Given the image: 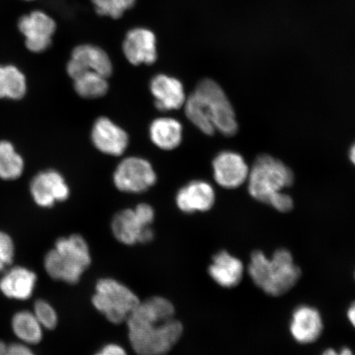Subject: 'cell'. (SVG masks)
I'll use <instances>...</instances> for the list:
<instances>
[{
    "label": "cell",
    "mask_w": 355,
    "mask_h": 355,
    "mask_svg": "<svg viewBox=\"0 0 355 355\" xmlns=\"http://www.w3.org/2000/svg\"><path fill=\"white\" fill-rule=\"evenodd\" d=\"M115 187L123 193H145L157 184V175L148 159L128 157L119 162L114 172Z\"/></svg>",
    "instance_id": "7"
},
{
    "label": "cell",
    "mask_w": 355,
    "mask_h": 355,
    "mask_svg": "<svg viewBox=\"0 0 355 355\" xmlns=\"http://www.w3.org/2000/svg\"><path fill=\"white\" fill-rule=\"evenodd\" d=\"M17 26L24 35L26 48L33 53H42L51 46L57 28L55 21L41 10L22 16Z\"/></svg>",
    "instance_id": "9"
},
{
    "label": "cell",
    "mask_w": 355,
    "mask_h": 355,
    "mask_svg": "<svg viewBox=\"0 0 355 355\" xmlns=\"http://www.w3.org/2000/svg\"><path fill=\"white\" fill-rule=\"evenodd\" d=\"M93 145L99 152L112 157H121L130 144L128 133L107 117H99L91 132Z\"/></svg>",
    "instance_id": "13"
},
{
    "label": "cell",
    "mask_w": 355,
    "mask_h": 355,
    "mask_svg": "<svg viewBox=\"0 0 355 355\" xmlns=\"http://www.w3.org/2000/svg\"><path fill=\"white\" fill-rule=\"evenodd\" d=\"M288 330L295 343L310 345L320 339L324 321L320 311L309 304H301L293 311Z\"/></svg>",
    "instance_id": "11"
},
{
    "label": "cell",
    "mask_w": 355,
    "mask_h": 355,
    "mask_svg": "<svg viewBox=\"0 0 355 355\" xmlns=\"http://www.w3.org/2000/svg\"><path fill=\"white\" fill-rule=\"evenodd\" d=\"M11 324L13 333L21 343L30 345L41 343L44 328L33 312L19 311L13 315Z\"/></svg>",
    "instance_id": "21"
},
{
    "label": "cell",
    "mask_w": 355,
    "mask_h": 355,
    "mask_svg": "<svg viewBox=\"0 0 355 355\" xmlns=\"http://www.w3.org/2000/svg\"><path fill=\"white\" fill-rule=\"evenodd\" d=\"M184 128L175 118L161 117L154 119L149 126L152 143L163 150H175L183 141Z\"/></svg>",
    "instance_id": "19"
},
{
    "label": "cell",
    "mask_w": 355,
    "mask_h": 355,
    "mask_svg": "<svg viewBox=\"0 0 355 355\" xmlns=\"http://www.w3.org/2000/svg\"><path fill=\"white\" fill-rule=\"evenodd\" d=\"M37 277L24 266H15L6 270L0 278V291L8 299L24 301L33 295Z\"/></svg>",
    "instance_id": "18"
},
{
    "label": "cell",
    "mask_w": 355,
    "mask_h": 355,
    "mask_svg": "<svg viewBox=\"0 0 355 355\" xmlns=\"http://www.w3.org/2000/svg\"><path fill=\"white\" fill-rule=\"evenodd\" d=\"M107 79L99 73H83L73 79L74 90L82 98L98 99L107 94L109 91Z\"/></svg>",
    "instance_id": "23"
},
{
    "label": "cell",
    "mask_w": 355,
    "mask_h": 355,
    "mask_svg": "<svg viewBox=\"0 0 355 355\" xmlns=\"http://www.w3.org/2000/svg\"><path fill=\"white\" fill-rule=\"evenodd\" d=\"M349 155L350 162L355 166V144L350 148Z\"/></svg>",
    "instance_id": "36"
},
{
    "label": "cell",
    "mask_w": 355,
    "mask_h": 355,
    "mask_svg": "<svg viewBox=\"0 0 355 355\" xmlns=\"http://www.w3.org/2000/svg\"><path fill=\"white\" fill-rule=\"evenodd\" d=\"M268 205L274 208L275 210L282 212H290L294 208V201L293 198L283 191H279L272 195L268 200Z\"/></svg>",
    "instance_id": "29"
},
{
    "label": "cell",
    "mask_w": 355,
    "mask_h": 355,
    "mask_svg": "<svg viewBox=\"0 0 355 355\" xmlns=\"http://www.w3.org/2000/svg\"><path fill=\"white\" fill-rule=\"evenodd\" d=\"M149 87L155 107L163 112L184 107L187 100L183 83L166 74L155 75L150 79Z\"/></svg>",
    "instance_id": "15"
},
{
    "label": "cell",
    "mask_w": 355,
    "mask_h": 355,
    "mask_svg": "<svg viewBox=\"0 0 355 355\" xmlns=\"http://www.w3.org/2000/svg\"><path fill=\"white\" fill-rule=\"evenodd\" d=\"M30 190L35 202L43 208H50L58 202L66 201L70 194L64 176L53 170L35 175L31 183Z\"/></svg>",
    "instance_id": "12"
},
{
    "label": "cell",
    "mask_w": 355,
    "mask_h": 355,
    "mask_svg": "<svg viewBox=\"0 0 355 355\" xmlns=\"http://www.w3.org/2000/svg\"><path fill=\"white\" fill-rule=\"evenodd\" d=\"M66 71L72 79L86 73H99L109 78L113 73V64L103 49L83 44L75 47L71 53Z\"/></svg>",
    "instance_id": "8"
},
{
    "label": "cell",
    "mask_w": 355,
    "mask_h": 355,
    "mask_svg": "<svg viewBox=\"0 0 355 355\" xmlns=\"http://www.w3.org/2000/svg\"><path fill=\"white\" fill-rule=\"evenodd\" d=\"M246 270L257 288L273 297L286 294L302 276L294 256L285 248H278L270 257L261 250L252 252Z\"/></svg>",
    "instance_id": "2"
},
{
    "label": "cell",
    "mask_w": 355,
    "mask_h": 355,
    "mask_svg": "<svg viewBox=\"0 0 355 355\" xmlns=\"http://www.w3.org/2000/svg\"><path fill=\"white\" fill-rule=\"evenodd\" d=\"M194 94L201 101L216 132L233 137L239 125L232 103L223 89L213 79L205 78L198 83Z\"/></svg>",
    "instance_id": "6"
},
{
    "label": "cell",
    "mask_w": 355,
    "mask_h": 355,
    "mask_svg": "<svg viewBox=\"0 0 355 355\" xmlns=\"http://www.w3.org/2000/svg\"><path fill=\"white\" fill-rule=\"evenodd\" d=\"M15 252V243L10 235L0 232V273L11 265Z\"/></svg>",
    "instance_id": "28"
},
{
    "label": "cell",
    "mask_w": 355,
    "mask_h": 355,
    "mask_svg": "<svg viewBox=\"0 0 355 355\" xmlns=\"http://www.w3.org/2000/svg\"><path fill=\"white\" fill-rule=\"evenodd\" d=\"M212 170L217 184L226 189H234L248 180L250 168L241 154L223 150L213 159Z\"/></svg>",
    "instance_id": "10"
},
{
    "label": "cell",
    "mask_w": 355,
    "mask_h": 355,
    "mask_svg": "<svg viewBox=\"0 0 355 355\" xmlns=\"http://www.w3.org/2000/svg\"><path fill=\"white\" fill-rule=\"evenodd\" d=\"M135 211L143 225L150 226L153 224L155 219V211L149 204L140 203L136 206Z\"/></svg>",
    "instance_id": "31"
},
{
    "label": "cell",
    "mask_w": 355,
    "mask_h": 355,
    "mask_svg": "<svg viewBox=\"0 0 355 355\" xmlns=\"http://www.w3.org/2000/svg\"><path fill=\"white\" fill-rule=\"evenodd\" d=\"M33 313L43 328L52 330L58 324L56 311L46 300H39L34 304Z\"/></svg>",
    "instance_id": "27"
},
{
    "label": "cell",
    "mask_w": 355,
    "mask_h": 355,
    "mask_svg": "<svg viewBox=\"0 0 355 355\" xmlns=\"http://www.w3.org/2000/svg\"><path fill=\"white\" fill-rule=\"evenodd\" d=\"M26 1H33V0H26Z\"/></svg>",
    "instance_id": "37"
},
{
    "label": "cell",
    "mask_w": 355,
    "mask_h": 355,
    "mask_svg": "<svg viewBox=\"0 0 355 355\" xmlns=\"http://www.w3.org/2000/svg\"><path fill=\"white\" fill-rule=\"evenodd\" d=\"M248 181L250 196L257 202L266 204L273 194L294 184L295 175L279 159L263 154L257 157L250 168Z\"/></svg>",
    "instance_id": "4"
},
{
    "label": "cell",
    "mask_w": 355,
    "mask_h": 355,
    "mask_svg": "<svg viewBox=\"0 0 355 355\" xmlns=\"http://www.w3.org/2000/svg\"><path fill=\"white\" fill-rule=\"evenodd\" d=\"M175 313L171 302L161 296L140 302L126 321L128 338L137 355H166L171 352L184 331Z\"/></svg>",
    "instance_id": "1"
},
{
    "label": "cell",
    "mask_w": 355,
    "mask_h": 355,
    "mask_svg": "<svg viewBox=\"0 0 355 355\" xmlns=\"http://www.w3.org/2000/svg\"><path fill=\"white\" fill-rule=\"evenodd\" d=\"M176 205L186 214L210 211L216 202L212 186L203 180H193L178 191Z\"/></svg>",
    "instance_id": "16"
},
{
    "label": "cell",
    "mask_w": 355,
    "mask_h": 355,
    "mask_svg": "<svg viewBox=\"0 0 355 355\" xmlns=\"http://www.w3.org/2000/svg\"><path fill=\"white\" fill-rule=\"evenodd\" d=\"M92 263L90 248L81 235L58 239L55 248L44 257V266L52 279L76 284Z\"/></svg>",
    "instance_id": "3"
},
{
    "label": "cell",
    "mask_w": 355,
    "mask_h": 355,
    "mask_svg": "<svg viewBox=\"0 0 355 355\" xmlns=\"http://www.w3.org/2000/svg\"><path fill=\"white\" fill-rule=\"evenodd\" d=\"M94 355H128L126 350L116 344H108Z\"/></svg>",
    "instance_id": "32"
},
{
    "label": "cell",
    "mask_w": 355,
    "mask_h": 355,
    "mask_svg": "<svg viewBox=\"0 0 355 355\" xmlns=\"http://www.w3.org/2000/svg\"><path fill=\"white\" fill-rule=\"evenodd\" d=\"M186 117L200 131L207 136H211L216 132L211 121L209 115L207 113L201 101L193 92L184 105Z\"/></svg>",
    "instance_id": "25"
},
{
    "label": "cell",
    "mask_w": 355,
    "mask_h": 355,
    "mask_svg": "<svg viewBox=\"0 0 355 355\" xmlns=\"http://www.w3.org/2000/svg\"><path fill=\"white\" fill-rule=\"evenodd\" d=\"M149 227L141 223L135 209H124L119 211L111 222V230L115 239L125 245H133L139 243L143 230Z\"/></svg>",
    "instance_id": "20"
},
{
    "label": "cell",
    "mask_w": 355,
    "mask_h": 355,
    "mask_svg": "<svg viewBox=\"0 0 355 355\" xmlns=\"http://www.w3.org/2000/svg\"><path fill=\"white\" fill-rule=\"evenodd\" d=\"M245 266L239 257L221 250L212 257L208 273L217 285L222 288L236 287L243 281Z\"/></svg>",
    "instance_id": "17"
},
{
    "label": "cell",
    "mask_w": 355,
    "mask_h": 355,
    "mask_svg": "<svg viewBox=\"0 0 355 355\" xmlns=\"http://www.w3.org/2000/svg\"><path fill=\"white\" fill-rule=\"evenodd\" d=\"M154 238V232L150 226L149 227L145 228L143 232H141L139 243H148L153 241Z\"/></svg>",
    "instance_id": "34"
},
{
    "label": "cell",
    "mask_w": 355,
    "mask_h": 355,
    "mask_svg": "<svg viewBox=\"0 0 355 355\" xmlns=\"http://www.w3.org/2000/svg\"><path fill=\"white\" fill-rule=\"evenodd\" d=\"M122 48L124 56L132 65H150L157 60V37L149 29L136 28L128 31Z\"/></svg>",
    "instance_id": "14"
},
{
    "label": "cell",
    "mask_w": 355,
    "mask_h": 355,
    "mask_svg": "<svg viewBox=\"0 0 355 355\" xmlns=\"http://www.w3.org/2000/svg\"><path fill=\"white\" fill-rule=\"evenodd\" d=\"M0 355H35L28 345L24 343L6 344L0 341Z\"/></svg>",
    "instance_id": "30"
},
{
    "label": "cell",
    "mask_w": 355,
    "mask_h": 355,
    "mask_svg": "<svg viewBox=\"0 0 355 355\" xmlns=\"http://www.w3.org/2000/svg\"><path fill=\"white\" fill-rule=\"evenodd\" d=\"M346 317L348 321L355 329V302L349 306L347 312H346Z\"/></svg>",
    "instance_id": "35"
},
{
    "label": "cell",
    "mask_w": 355,
    "mask_h": 355,
    "mask_svg": "<svg viewBox=\"0 0 355 355\" xmlns=\"http://www.w3.org/2000/svg\"><path fill=\"white\" fill-rule=\"evenodd\" d=\"M137 0H92L97 15L119 19L135 6Z\"/></svg>",
    "instance_id": "26"
},
{
    "label": "cell",
    "mask_w": 355,
    "mask_h": 355,
    "mask_svg": "<svg viewBox=\"0 0 355 355\" xmlns=\"http://www.w3.org/2000/svg\"><path fill=\"white\" fill-rule=\"evenodd\" d=\"M26 79L13 65H0V99L20 100L26 95Z\"/></svg>",
    "instance_id": "22"
},
{
    "label": "cell",
    "mask_w": 355,
    "mask_h": 355,
    "mask_svg": "<svg viewBox=\"0 0 355 355\" xmlns=\"http://www.w3.org/2000/svg\"><path fill=\"white\" fill-rule=\"evenodd\" d=\"M354 279H355V272H354Z\"/></svg>",
    "instance_id": "38"
},
{
    "label": "cell",
    "mask_w": 355,
    "mask_h": 355,
    "mask_svg": "<svg viewBox=\"0 0 355 355\" xmlns=\"http://www.w3.org/2000/svg\"><path fill=\"white\" fill-rule=\"evenodd\" d=\"M24 170V162L10 141H0V179H19Z\"/></svg>",
    "instance_id": "24"
},
{
    "label": "cell",
    "mask_w": 355,
    "mask_h": 355,
    "mask_svg": "<svg viewBox=\"0 0 355 355\" xmlns=\"http://www.w3.org/2000/svg\"><path fill=\"white\" fill-rule=\"evenodd\" d=\"M140 302L130 288L110 278L99 279L92 297L93 306L114 324L127 321Z\"/></svg>",
    "instance_id": "5"
},
{
    "label": "cell",
    "mask_w": 355,
    "mask_h": 355,
    "mask_svg": "<svg viewBox=\"0 0 355 355\" xmlns=\"http://www.w3.org/2000/svg\"><path fill=\"white\" fill-rule=\"evenodd\" d=\"M320 355H355L352 349L349 347H343L337 350L333 348H327Z\"/></svg>",
    "instance_id": "33"
}]
</instances>
